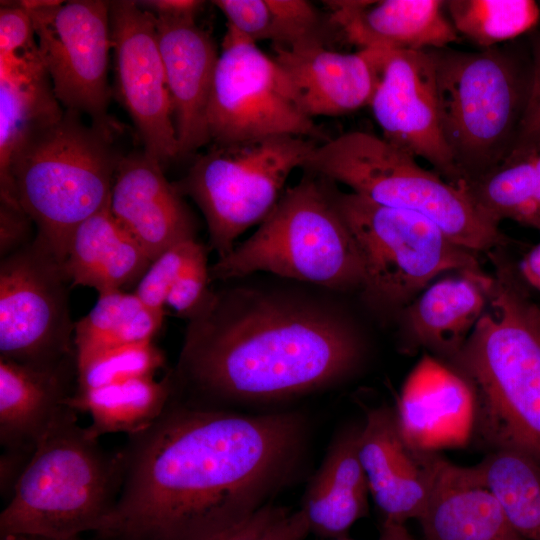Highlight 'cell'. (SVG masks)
Here are the masks:
<instances>
[{"mask_svg":"<svg viewBox=\"0 0 540 540\" xmlns=\"http://www.w3.org/2000/svg\"><path fill=\"white\" fill-rule=\"evenodd\" d=\"M378 540H417L403 524L382 523Z\"/></svg>","mask_w":540,"mask_h":540,"instance_id":"42","label":"cell"},{"mask_svg":"<svg viewBox=\"0 0 540 540\" xmlns=\"http://www.w3.org/2000/svg\"><path fill=\"white\" fill-rule=\"evenodd\" d=\"M34 538V537H33ZM37 540H81L79 536L76 537H70L65 539H43V538H36Z\"/></svg>","mask_w":540,"mask_h":540,"instance_id":"44","label":"cell"},{"mask_svg":"<svg viewBox=\"0 0 540 540\" xmlns=\"http://www.w3.org/2000/svg\"><path fill=\"white\" fill-rule=\"evenodd\" d=\"M491 283L481 270H466L427 286L407 308L412 340L455 356L487 307Z\"/></svg>","mask_w":540,"mask_h":540,"instance_id":"25","label":"cell"},{"mask_svg":"<svg viewBox=\"0 0 540 540\" xmlns=\"http://www.w3.org/2000/svg\"><path fill=\"white\" fill-rule=\"evenodd\" d=\"M77 413L56 412L0 514L1 536L65 539L105 524L121 490V449L101 446Z\"/></svg>","mask_w":540,"mask_h":540,"instance_id":"4","label":"cell"},{"mask_svg":"<svg viewBox=\"0 0 540 540\" xmlns=\"http://www.w3.org/2000/svg\"><path fill=\"white\" fill-rule=\"evenodd\" d=\"M305 172L253 235L209 268L210 280L261 271L334 291L362 288L360 256L333 188Z\"/></svg>","mask_w":540,"mask_h":540,"instance_id":"6","label":"cell"},{"mask_svg":"<svg viewBox=\"0 0 540 540\" xmlns=\"http://www.w3.org/2000/svg\"><path fill=\"white\" fill-rule=\"evenodd\" d=\"M76 358L32 365L0 358V443L34 453L60 407L74 394Z\"/></svg>","mask_w":540,"mask_h":540,"instance_id":"22","label":"cell"},{"mask_svg":"<svg viewBox=\"0 0 540 540\" xmlns=\"http://www.w3.org/2000/svg\"><path fill=\"white\" fill-rule=\"evenodd\" d=\"M369 106L386 141L424 159L445 180L459 185L442 133L430 49H383L379 81Z\"/></svg>","mask_w":540,"mask_h":540,"instance_id":"15","label":"cell"},{"mask_svg":"<svg viewBox=\"0 0 540 540\" xmlns=\"http://www.w3.org/2000/svg\"><path fill=\"white\" fill-rule=\"evenodd\" d=\"M445 9L456 32L483 49L526 33L540 17L532 0H448Z\"/></svg>","mask_w":540,"mask_h":540,"instance_id":"31","label":"cell"},{"mask_svg":"<svg viewBox=\"0 0 540 540\" xmlns=\"http://www.w3.org/2000/svg\"><path fill=\"white\" fill-rule=\"evenodd\" d=\"M163 319L164 313L146 306L134 292L99 295L91 311L75 323L76 367L114 348L152 341Z\"/></svg>","mask_w":540,"mask_h":540,"instance_id":"28","label":"cell"},{"mask_svg":"<svg viewBox=\"0 0 540 540\" xmlns=\"http://www.w3.org/2000/svg\"><path fill=\"white\" fill-rule=\"evenodd\" d=\"M1 540H37L33 537L26 536H1Z\"/></svg>","mask_w":540,"mask_h":540,"instance_id":"43","label":"cell"},{"mask_svg":"<svg viewBox=\"0 0 540 540\" xmlns=\"http://www.w3.org/2000/svg\"><path fill=\"white\" fill-rule=\"evenodd\" d=\"M540 234V229L538 230ZM520 280L540 291V238L522 257L517 268Z\"/></svg>","mask_w":540,"mask_h":540,"instance_id":"41","label":"cell"},{"mask_svg":"<svg viewBox=\"0 0 540 540\" xmlns=\"http://www.w3.org/2000/svg\"><path fill=\"white\" fill-rule=\"evenodd\" d=\"M200 245L196 239L186 240L157 256L136 286L137 297L152 310L164 313L173 284Z\"/></svg>","mask_w":540,"mask_h":540,"instance_id":"33","label":"cell"},{"mask_svg":"<svg viewBox=\"0 0 540 540\" xmlns=\"http://www.w3.org/2000/svg\"><path fill=\"white\" fill-rule=\"evenodd\" d=\"M115 85L144 151L162 166L179 156L154 15L136 1H109Z\"/></svg>","mask_w":540,"mask_h":540,"instance_id":"14","label":"cell"},{"mask_svg":"<svg viewBox=\"0 0 540 540\" xmlns=\"http://www.w3.org/2000/svg\"><path fill=\"white\" fill-rule=\"evenodd\" d=\"M359 427H349L332 440L307 485L300 511L309 533L320 539L347 537L369 511L367 480L358 457Z\"/></svg>","mask_w":540,"mask_h":540,"instance_id":"23","label":"cell"},{"mask_svg":"<svg viewBox=\"0 0 540 540\" xmlns=\"http://www.w3.org/2000/svg\"><path fill=\"white\" fill-rule=\"evenodd\" d=\"M70 280L39 236L0 262V358L54 365L75 357Z\"/></svg>","mask_w":540,"mask_h":540,"instance_id":"12","label":"cell"},{"mask_svg":"<svg viewBox=\"0 0 540 540\" xmlns=\"http://www.w3.org/2000/svg\"><path fill=\"white\" fill-rule=\"evenodd\" d=\"M31 217L22 209L0 202V257L1 259L19 251L32 238Z\"/></svg>","mask_w":540,"mask_h":540,"instance_id":"36","label":"cell"},{"mask_svg":"<svg viewBox=\"0 0 540 540\" xmlns=\"http://www.w3.org/2000/svg\"><path fill=\"white\" fill-rule=\"evenodd\" d=\"M174 392L170 371L160 380L136 378L85 391H75L66 405L88 413V430L105 434H135L150 426L165 410Z\"/></svg>","mask_w":540,"mask_h":540,"instance_id":"27","label":"cell"},{"mask_svg":"<svg viewBox=\"0 0 540 540\" xmlns=\"http://www.w3.org/2000/svg\"><path fill=\"white\" fill-rule=\"evenodd\" d=\"M274 60L297 107L307 117L340 116L369 105L379 81L383 49L345 53L325 42L275 46Z\"/></svg>","mask_w":540,"mask_h":540,"instance_id":"17","label":"cell"},{"mask_svg":"<svg viewBox=\"0 0 540 540\" xmlns=\"http://www.w3.org/2000/svg\"><path fill=\"white\" fill-rule=\"evenodd\" d=\"M209 281L207 251L200 245L173 284L166 305L172 307L179 315L189 317L208 296Z\"/></svg>","mask_w":540,"mask_h":540,"instance_id":"34","label":"cell"},{"mask_svg":"<svg viewBox=\"0 0 540 540\" xmlns=\"http://www.w3.org/2000/svg\"><path fill=\"white\" fill-rule=\"evenodd\" d=\"M113 140L65 109L59 120L22 143L0 178L1 203L22 208L62 262L78 226L110 203L123 157Z\"/></svg>","mask_w":540,"mask_h":540,"instance_id":"5","label":"cell"},{"mask_svg":"<svg viewBox=\"0 0 540 540\" xmlns=\"http://www.w3.org/2000/svg\"><path fill=\"white\" fill-rule=\"evenodd\" d=\"M358 457L382 523L419 519L427 504L439 454L408 437L387 406L367 411L359 428Z\"/></svg>","mask_w":540,"mask_h":540,"instance_id":"16","label":"cell"},{"mask_svg":"<svg viewBox=\"0 0 540 540\" xmlns=\"http://www.w3.org/2000/svg\"><path fill=\"white\" fill-rule=\"evenodd\" d=\"M136 3L154 15L173 18H196L205 4L198 0H146Z\"/></svg>","mask_w":540,"mask_h":540,"instance_id":"39","label":"cell"},{"mask_svg":"<svg viewBox=\"0 0 540 540\" xmlns=\"http://www.w3.org/2000/svg\"><path fill=\"white\" fill-rule=\"evenodd\" d=\"M36 45L35 30L29 13L17 2L1 4L0 58Z\"/></svg>","mask_w":540,"mask_h":540,"instance_id":"35","label":"cell"},{"mask_svg":"<svg viewBox=\"0 0 540 540\" xmlns=\"http://www.w3.org/2000/svg\"><path fill=\"white\" fill-rule=\"evenodd\" d=\"M475 468L516 531L525 540H540V467L520 453L497 450Z\"/></svg>","mask_w":540,"mask_h":540,"instance_id":"30","label":"cell"},{"mask_svg":"<svg viewBox=\"0 0 540 540\" xmlns=\"http://www.w3.org/2000/svg\"><path fill=\"white\" fill-rule=\"evenodd\" d=\"M154 21L179 156H184L210 141L207 110L219 53L195 18L154 15Z\"/></svg>","mask_w":540,"mask_h":540,"instance_id":"18","label":"cell"},{"mask_svg":"<svg viewBox=\"0 0 540 540\" xmlns=\"http://www.w3.org/2000/svg\"><path fill=\"white\" fill-rule=\"evenodd\" d=\"M289 511L268 504L239 525L209 540H264L271 528Z\"/></svg>","mask_w":540,"mask_h":540,"instance_id":"38","label":"cell"},{"mask_svg":"<svg viewBox=\"0 0 540 540\" xmlns=\"http://www.w3.org/2000/svg\"><path fill=\"white\" fill-rule=\"evenodd\" d=\"M317 145L296 136L213 143L194 160L186 176L173 183L202 211L210 245L219 258L233 250L242 233L267 217L290 174L304 167Z\"/></svg>","mask_w":540,"mask_h":540,"instance_id":"9","label":"cell"},{"mask_svg":"<svg viewBox=\"0 0 540 540\" xmlns=\"http://www.w3.org/2000/svg\"><path fill=\"white\" fill-rule=\"evenodd\" d=\"M228 25L254 42L295 47L325 42V22L306 0H215Z\"/></svg>","mask_w":540,"mask_h":540,"instance_id":"29","label":"cell"},{"mask_svg":"<svg viewBox=\"0 0 540 540\" xmlns=\"http://www.w3.org/2000/svg\"><path fill=\"white\" fill-rule=\"evenodd\" d=\"M22 7V6H21ZM38 50L54 94L66 110L85 114L91 125L114 136L109 116V1L35 0L28 9Z\"/></svg>","mask_w":540,"mask_h":540,"instance_id":"13","label":"cell"},{"mask_svg":"<svg viewBox=\"0 0 540 540\" xmlns=\"http://www.w3.org/2000/svg\"><path fill=\"white\" fill-rule=\"evenodd\" d=\"M151 262L108 205L78 226L63 264L72 287H91L102 295L138 284Z\"/></svg>","mask_w":540,"mask_h":540,"instance_id":"24","label":"cell"},{"mask_svg":"<svg viewBox=\"0 0 540 540\" xmlns=\"http://www.w3.org/2000/svg\"><path fill=\"white\" fill-rule=\"evenodd\" d=\"M61 107L38 45L0 58V178L31 134L63 116Z\"/></svg>","mask_w":540,"mask_h":540,"instance_id":"26","label":"cell"},{"mask_svg":"<svg viewBox=\"0 0 540 540\" xmlns=\"http://www.w3.org/2000/svg\"><path fill=\"white\" fill-rule=\"evenodd\" d=\"M527 143H540V37L533 46L528 99L515 145Z\"/></svg>","mask_w":540,"mask_h":540,"instance_id":"37","label":"cell"},{"mask_svg":"<svg viewBox=\"0 0 540 540\" xmlns=\"http://www.w3.org/2000/svg\"><path fill=\"white\" fill-rule=\"evenodd\" d=\"M442 133L466 184L511 152L526 107L531 62L492 47L476 52L430 49Z\"/></svg>","mask_w":540,"mask_h":540,"instance_id":"8","label":"cell"},{"mask_svg":"<svg viewBox=\"0 0 540 540\" xmlns=\"http://www.w3.org/2000/svg\"><path fill=\"white\" fill-rule=\"evenodd\" d=\"M309 534L306 520L300 510L288 512L268 532L264 540H304Z\"/></svg>","mask_w":540,"mask_h":540,"instance_id":"40","label":"cell"},{"mask_svg":"<svg viewBox=\"0 0 540 540\" xmlns=\"http://www.w3.org/2000/svg\"><path fill=\"white\" fill-rule=\"evenodd\" d=\"M320 540H352V539H349L347 537H343V538H338V539H320Z\"/></svg>","mask_w":540,"mask_h":540,"instance_id":"45","label":"cell"},{"mask_svg":"<svg viewBox=\"0 0 540 540\" xmlns=\"http://www.w3.org/2000/svg\"><path fill=\"white\" fill-rule=\"evenodd\" d=\"M453 357L479 440L540 467V306L508 262L496 260L487 307Z\"/></svg>","mask_w":540,"mask_h":540,"instance_id":"3","label":"cell"},{"mask_svg":"<svg viewBox=\"0 0 540 540\" xmlns=\"http://www.w3.org/2000/svg\"><path fill=\"white\" fill-rule=\"evenodd\" d=\"M333 193L360 256L362 289L373 301L402 305L444 272L481 270L474 252L454 243L429 218L353 192Z\"/></svg>","mask_w":540,"mask_h":540,"instance_id":"10","label":"cell"},{"mask_svg":"<svg viewBox=\"0 0 540 540\" xmlns=\"http://www.w3.org/2000/svg\"><path fill=\"white\" fill-rule=\"evenodd\" d=\"M303 169L382 206L421 214L457 245L488 251L505 242L497 223L455 185L383 137L352 131L318 144Z\"/></svg>","mask_w":540,"mask_h":540,"instance_id":"7","label":"cell"},{"mask_svg":"<svg viewBox=\"0 0 540 540\" xmlns=\"http://www.w3.org/2000/svg\"><path fill=\"white\" fill-rule=\"evenodd\" d=\"M109 207L152 261L173 245L195 239V222L182 196L144 150L121 158Z\"/></svg>","mask_w":540,"mask_h":540,"instance_id":"19","label":"cell"},{"mask_svg":"<svg viewBox=\"0 0 540 540\" xmlns=\"http://www.w3.org/2000/svg\"><path fill=\"white\" fill-rule=\"evenodd\" d=\"M173 395L218 409L286 400L350 375L361 345L325 303L251 288L209 292L189 317Z\"/></svg>","mask_w":540,"mask_h":540,"instance_id":"2","label":"cell"},{"mask_svg":"<svg viewBox=\"0 0 540 540\" xmlns=\"http://www.w3.org/2000/svg\"><path fill=\"white\" fill-rule=\"evenodd\" d=\"M307 427L300 413L244 414L173 395L121 448V490L97 537L209 540L239 525L297 478Z\"/></svg>","mask_w":540,"mask_h":540,"instance_id":"1","label":"cell"},{"mask_svg":"<svg viewBox=\"0 0 540 540\" xmlns=\"http://www.w3.org/2000/svg\"><path fill=\"white\" fill-rule=\"evenodd\" d=\"M418 521L424 540H525L475 466L462 467L441 455Z\"/></svg>","mask_w":540,"mask_h":540,"instance_id":"21","label":"cell"},{"mask_svg":"<svg viewBox=\"0 0 540 540\" xmlns=\"http://www.w3.org/2000/svg\"><path fill=\"white\" fill-rule=\"evenodd\" d=\"M330 22L360 49L429 50L457 41L441 0L326 1Z\"/></svg>","mask_w":540,"mask_h":540,"instance_id":"20","label":"cell"},{"mask_svg":"<svg viewBox=\"0 0 540 540\" xmlns=\"http://www.w3.org/2000/svg\"><path fill=\"white\" fill-rule=\"evenodd\" d=\"M164 366L163 352L153 341L121 346L77 366L75 391H85L136 378L154 377Z\"/></svg>","mask_w":540,"mask_h":540,"instance_id":"32","label":"cell"},{"mask_svg":"<svg viewBox=\"0 0 540 540\" xmlns=\"http://www.w3.org/2000/svg\"><path fill=\"white\" fill-rule=\"evenodd\" d=\"M207 127L217 144L276 136L328 140L297 107L273 56L229 25L214 72Z\"/></svg>","mask_w":540,"mask_h":540,"instance_id":"11","label":"cell"}]
</instances>
